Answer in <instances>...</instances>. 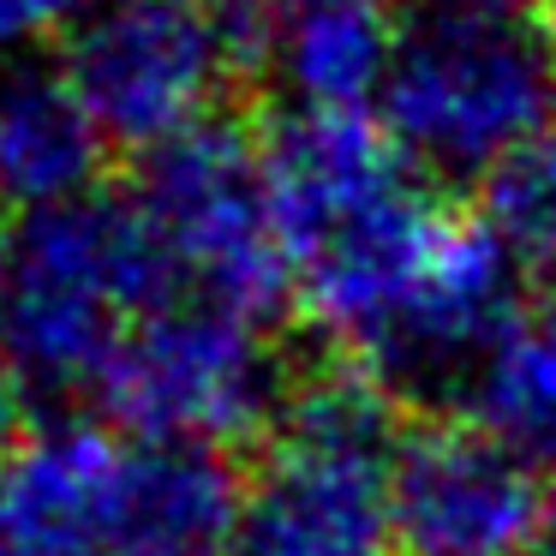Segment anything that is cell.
<instances>
[{"mask_svg": "<svg viewBox=\"0 0 556 556\" xmlns=\"http://www.w3.org/2000/svg\"><path fill=\"white\" fill-rule=\"evenodd\" d=\"M371 114L431 192L472 198L496 162L556 132V13L544 0L413 7Z\"/></svg>", "mask_w": 556, "mask_h": 556, "instance_id": "1", "label": "cell"}, {"mask_svg": "<svg viewBox=\"0 0 556 556\" xmlns=\"http://www.w3.org/2000/svg\"><path fill=\"white\" fill-rule=\"evenodd\" d=\"M174 293L180 276L126 192L30 210L13 222L0 264V353L13 359L25 395L66 419L73 401L97 395L126 329Z\"/></svg>", "mask_w": 556, "mask_h": 556, "instance_id": "2", "label": "cell"}, {"mask_svg": "<svg viewBox=\"0 0 556 556\" xmlns=\"http://www.w3.org/2000/svg\"><path fill=\"white\" fill-rule=\"evenodd\" d=\"M126 204L162 245L180 293L276 329L293 305V276L269 216L264 132L252 114L222 109L192 132L132 156Z\"/></svg>", "mask_w": 556, "mask_h": 556, "instance_id": "3", "label": "cell"}, {"mask_svg": "<svg viewBox=\"0 0 556 556\" xmlns=\"http://www.w3.org/2000/svg\"><path fill=\"white\" fill-rule=\"evenodd\" d=\"M288 371L264 324L174 293L126 329L97 383V407L102 425L132 443H204L233 455L269 437Z\"/></svg>", "mask_w": 556, "mask_h": 556, "instance_id": "4", "label": "cell"}, {"mask_svg": "<svg viewBox=\"0 0 556 556\" xmlns=\"http://www.w3.org/2000/svg\"><path fill=\"white\" fill-rule=\"evenodd\" d=\"M61 73L109 150L144 156L228 109L233 73L192 0H90L61 30Z\"/></svg>", "mask_w": 556, "mask_h": 556, "instance_id": "5", "label": "cell"}, {"mask_svg": "<svg viewBox=\"0 0 556 556\" xmlns=\"http://www.w3.org/2000/svg\"><path fill=\"white\" fill-rule=\"evenodd\" d=\"M544 484L467 419L401 431L389 460V556H527Z\"/></svg>", "mask_w": 556, "mask_h": 556, "instance_id": "6", "label": "cell"}, {"mask_svg": "<svg viewBox=\"0 0 556 556\" xmlns=\"http://www.w3.org/2000/svg\"><path fill=\"white\" fill-rule=\"evenodd\" d=\"M389 460L264 437L240 467L228 556H389Z\"/></svg>", "mask_w": 556, "mask_h": 556, "instance_id": "7", "label": "cell"}, {"mask_svg": "<svg viewBox=\"0 0 556 556\" xmlns=\"http://www.w3.org/2000/svg\"><path fill=\"white\" fill-rule=\"evenodd\" d=\"M126 437L54 413L0 460V556H97L121 484Z\"/></svg>", "mask_w": 556, "mask_h": 556, "instance_id": "8", "label": "cell"}, {"mask_svg": "<svg viewBox=\"0 0 556 556\" xmlns=\"http://www.w3.org/2000/svg\"><path fill=\"white\" fill-rule=\"evenodd\" d=\"M109 144L73 97L61 61L7 54L0 61V210H54L97 192Z\"/></svg>", "mask_w": 556, "mask_h": 556, "instance_id": "9", "label": "cell"}, {"mask_svg": "<svg viewBox=\"0 0 556 556\" xmlns=\"http://www.w3.org/2000/svg\"><path fill=\"white\" fill-rule=\"evenodd\" d=\"M395 54V18L383 0H300L281 7L276 54L293 109L324 114H371Z\"/></svg>", "mask_w": 556, "mask_h": 556, "instance_id": "10", "label": "cell"}, {"mask_svg": "<svg viewBox=\"0 0 556 556\" xmlns=\"http://www.w3.org/2000/svg\"><path fill=\"white\" fill-rule=\"evenodd\" d=\"M467 425L532 472H556V281H539L467 389Z\"/></svg>", "mask_w": 556, "mask_h": 556, "instance_id": "11", "label": "cell"}, {"mask_svg": "<svg viewBox=\"0 0 556 556\" xmlns=\"http://www.w3.org/2000/svg\"><path fill=\"white\" fill-rule=\"evenodd\" d=\"M467 210L496 233L520 276L556 281V132L496 162Z\"/></svg>", "mask_w": 556, "mask_h": 556, "instance_id": "12", "label": "cell"}, {"mask_svg": "<svg viewBox=\"0 0 556 556\" xmlns=\"http://www.w3.org/2000/svg\"><path fill=\"white\" fill-rule=\"evenodd\" d=\"M198 18H204L210 42L222 49L233 85L269 73V54H276V30H281V0H192Z\"/></svg>", "mask_w": 556, "mask_h": 556, "instance_id": "13", "label": "cell"}, {"mask_svg": "<svg viewBox=\"0 0 556 556\" xmlns=\"http://www.w3.org/2000/svg\"><path fill=\"white\" fill-rule=\"evenodd\" d=\"M90 0H0V54H25L37 37L66 30Z\"/></svg>", "mask_w": 556, "mask_h": 556, "instance_id": "14", "label": "cell"}, {"mask_svg": "<svg viewBox=\"0 0 556 556\" xmlns=\"http://www.w3.org/2000/svg\"><path fill=\"white\" fill-rule=\"evenodd\" d=\"M25 431H30V395H25V383H18L13 359L0 353V460L13 455Z\"/></svg>", "mask_w": 556, "mask_h": 556, "instance_id": "15", "label": "cell"}, {"mask_svg": "<svg viewBox=\"0 0 556 556\" xmlns=\"http://www.w3.org/2000/svg\"><path fill=\"white\" fill-rule=\"evenodd\" d=\"M527 556H556V491H544V520H539V539H532Z\"/></svg>", "mask_w": 556, "mask_h": 556, "instance_id": "16", "label": "cell"}, {"mask_svg": "<svg viewBox=\"0 0 556 556\" xmlns=\"http://www.w3.org/2000/svg\"><path fill=\"white\" fill-rule=\"evenodd\" d=\"M544 7H551V13H556V0H544Z\"/></svg>", "mask_w": 556, "mask_h": 556, "instance_id": "17", "label": "cell"}]
</instances>
